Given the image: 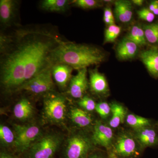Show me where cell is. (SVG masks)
Returning <instances> with one entry per match:
<instances>
[{"label":"cell","mask_w":158,"mask_h":158,"mask_svg":"<svg viewBox=\"0 0 158 158\" xmlns=\"http://www.w3.org/2000/svg\"><path fill=\"white\" fill-rule=\"evenodd\" d=\"M13 36H1V84L7 93L17 92L26 83L51 66L52 52L62 40L40 29H21Z\"/></svg>","instance_id":"obj_1"},{"label":"cell","mask_w":158,"mask_h":158,"mask_svg":"<svg viewBox=\"0 0 158 158\" xmlns=\"http://www.w3.org/2000/svg\"><path fill=\"white\" fill-rule=\"evenodd\" d=\"M105 59V53L98 48L62 40L52 52L50 64H66L79 70L98 65Z\"/></svg>","instance_id":"obj_2"},{"label":"cell","mask_w":158,"mask_h":158,"mask_svg":"<svg viewBox=\"0 0 158 158\" xmlns=\"http://www.w3.org/2000/svg\"><path fill=\"white\" fill-rule=\"evenodd\" d=\"M69 107L65 95L54 91L43 96V120L46 123L56 125L68 130Z\"/></svg>","instance_id":"obj_3"},{"label":"cell","mask_w":158,"mask_h":158,"mask_svg":"<svg viewBox=\"0 0 158 158\" xmlns=\"http://www.w3.org/2000/svg\"><path fill=\"white\" fill-rule=\"evenodd\" d=\"M64 141L61 133L51 132L43 134L24 154L25 158H53Z\"/></svg>","instance_id":"obj_4"},{"label":"cell","mask_w":158,"mask_h":158,"mask_svg":"<svg viewBox=\"0 0 158 158\" xmlns=\"http://www.w3.org/2000/svg\"><path fill=\"white\" fill-rule=\"evenodd\" d=\"M96 145L91 135L82 131L71 133L63 144V158H87Z\"/></svg>","instance_id":"obj_5"},{"label":"cell","mask_w":158,"mask_h":158,"mask_svg":"<svg viewBox=\"0 0 158 158\" xmlns=\"http://www.w3.org/2000/svg\"><path fill=\"white\" fill-rule=\"evenodd\" d=\"M15 139L14 149L19 153L24 154L31 145L43 134L40 126L36 123L13 124Z\"/></svg>","instance_id":"obj_6"},{"label":"cell","mask_w":158,"mask_h":158,"mask_svg":"<svg viewBox=\"0 0 158 158\" xmlns=\"http://www.w3.org/2000/svg\"><path fill=\"white\" fill-rule=\"evenodd\" d=\"M54 90L55 84L49 66L26 83L18 91L23 90L35 96H44Z\"/></svg>","instance_id":"obj_7"},{"label":"cell","mask_w":158,"mask_h":158,"mask_svg":"<svg viewBox=\"0 0 158 158\" xmlns=\"http://www.w3.org/2000/svg\"><path fill=\"white\" fill-rule=\"evenodd\" d=\"M137 143L134 135L126 132L120 133L113 141L110 150L118 158H135L139 155L141 150Z\"/></svg>","instance_id":"obj_8"},{"label":"cell","mask_w":158,"mask_h":158,"mask_svg":"<svg viewBox=\"0 0 158 158\" xmlns=\"http://www.w3.org/2000/svg\"><path fill=\"white\" fill-rule=\"evenodd\" d=\"M91 137L96 146L104 147L107 151L111 149L114 140L113 130L102 122L98 120L94 123Z\"/></svg>","instance_id":"obj_9"},{"label":"cell","mask_w":158,"mask_h":158,"mask_svg":"<svg viewBox=\"0 0 158 158\" xmlns=\"http://www.w3.org/2000/svg\"><path fill=\"white\" fill-rule=\"evenodd\" d=\"M87 72V68L80 69L72 77L67 90V93L71 97L80 99L86 95L89 87Z\"/></svg>","instance_id":"obj_10"},{"label":"cell","mask_w":158,"mask_h":158,"mask_svg":"<svg viewBox=\"0 0 158 158\" xmlns=\"http://www.w3.org/2000/svg\"><path fill=\"white\" fill-rule=\"evenodd\" d=\"M141 150L148 147L158 146V130L156 124L135 130L134 135Z\"/></svg>","instance_id":"obj_11"},{"label":"cell","mask_w":158,"mask_h":158,"mask_svg":"<svg viewBox=\"0 0 158 158\" xmlns=\"http://www.w3.org/2000/svg\"><path fill=\"white\" fill-rule=\"evenodd\" d=\"M52 75L54 81L61 90L68 88L73 77V69L64 64H55L51 66Z\"/></svg>","instance_id":"obj_12"},{"label":"cell","mask_w":158,"mask_h":158,"mask_svg":"<svg viewBox=\"0 0 158 158\" xmlns=\"http://www.w3.org/2000/svg\"><path fill=\"white\" fill-rule=\"evenodd\" d=\"M17 2L13 0L0 1V22L2 27H10L14 23L18 10Z\"/></svg>","instance_id":"obj_13"},{"label":"cell","mask_w":158,"mask_h":158,"mask_svg":"<svg viewBox=\"0 0 158 158\" xmlns=\"http://www.w3.org/2000/svg\"><path fill=\"white\" fill-rule=\"evenodd\" d=\"M15 118L22 122L30 121L34 116V106L30 100L22 98L15 105L13 110Z\"/></svg>","instance_id":"obj_14"},{"label":"cell","mask_w":158,"mask_h":158,"mask_svg":"<svg viewBox=\"0 0 158 158\" xmlns=\"http://www.w3.org/2000/svg\"><path fill=\"white\" fill-rule=\"evenodd\" d=\"M68 118L75 126L81 128L90 126L93 122V117L90 113L76 106L69 107Z\"/></svg>","instance_id":"obj_15"},{"label":"cell","mask_w":158,"mask_h":158,"mask_svg":"<svg viewBox=\"0 0 158 158\" xmlns=\"http://www.w3.org/2000/svg\"><path fill=\"white\" fill-rule=\"evenodd\" d=\"M140 58L150 74L158 78V47L153 46L141 52Z\"/></svg>","instance_id":"obj_16"},{"label":"cell","mask_w":158,"mask_h":158,"mask_svg":"<svg viewBox=\"0 0 158 158\" xmlns=\"http://www.w3.org/2000/svg\"><path fill=\"white\" fill-rule=\"evenodd\" d=\"M89 85L90 90L97 95H104L109 91V86L105 76L97 69L89 70Z\"/></svg>","instance_id":"obj_17"},{"label":"cell","mask_w":158,"mask_h":158,"mask_svg":"<svg viewBox=\"0 0 158 158\" xmlns=\"http://www.w3.org/2000/svg\"><path fill=\"white\" fill-rule=\"evenodd\" d=\"M137 44L125 37L118 44L116 47L117 56L121 60H128L136 56L138 53Z\"/></svg>","instance_id":"obj_18"},{"label":"cell","mask_w":158,"mask_h":158,"mask_svg":"<svg viewBox=\"0 0 158 158\" xmlns=\"http://www.w3.org/2000/svg\"><path fill=\"white\" fill-rule=\"evenodd\" d=\"M115 16L120 22L126 23L131 20L133 16L131 3L126 0H118L115 2Z\"/></svg>","instance_id":"obj_19"},{"label":"cell","mask_w":158,"mask_h":158,"mask_svg":"<svg viewBox=\"0 0 158 158\" xmlns=\"http://www.w3.org/2000/svg\"><path fill=\"white\" fill-rule=\"evenodd\" d=\"M71 5L68 0H44L40 2V8L44 11L55 12H65Z\"/></svg>","instance_id":"obj_20"},{"label":"cell","mask_w":158,"mask_h":158,"mask_svg":"<svg viewBox=\"0 0 158 158\" xmlns=\"http://www.w3.org/2000/svg\"><path fill=\"white\" fill-rule=\"evenodd\" d=\"M110 106L112 117L110 121V126L116 128L124 122L126 116V110L122 105L116 102L112 103Z\"/></svg>","instance_id":"obj_21"},{"label":"cell","mask_w":158,"mask_h":158,"mask_svg":"<svg viewBox=\"0 0 158 158\" xmlns=\"http://www.w3.org/2000/svg\"><path fill=\"white\" fill-rule=\"evenodd\" d=\"M15 135L13 129L6 125H0V143L3 148L7 150L14 148L15 143Z\"/></svg>","instance_id":"obj_22"},{"label":"cell","mask_w":158,"mask_h":158,"mask_svg":"<svg viewBox=\"0 0 158 158\" xmlns=\"http://www.w3.org/2000/svg\"><path fill=\"white\" fill-rule=\"evenodd\" d=\"M126 122L127 124L135 131L154 125L150 119L133 114H128L127 116Z\"/></svg>","instance_id":"obj_23"},{"label":"cell","mask_w":158,"mask_h":158,"mask_svg":"<svg viewBox=\"0 0 158 158\" xmlns=\"http://www.w3.org/2000/svg\"><path fill=\"white\" fill-rule=\"evenodd\" d=\"M126 37L135 43L138 47L143 46L147 44L144 30L138 26H133Z\"/></svg>","instance_id":"obj_24"},{"label":"cell","mask_w":158,"mask_h":158,"mask_svg":"<svg viewBox=\"0 0 158 158\" xmlns=\"http://www.w3.org/2000/svg\"><path fill=\"white\" fill-rule=\"evenodd\" d=\"M144 30L147 41L158 45V23L144 26Z\"/></svg>","instance_id":"obj_25"},{"label":"cell","mask_w":158,"mask_h":158,"mask_svg":"<svg viewBox=\"0 0 158 158\" xmlns=\"http://www.w3.org/2000/svg\"><path fill=\"white\" fill-rule=\"evenodd\" d=\"M121 31V27L116 24L109 26L105 30V43L114 42L119 36Z\"/></svg>","instance_id":"obj_26"},{"label":"cell","mask_w":158,"mask_h":158,"mask_svg":"<svg viewBox=\"0 0 158 158\" xmlns=\"http://www.w3.org/2000/svg\"><path fill=\"white\" fill-rule=\"evenodd\" d=\"M79 107L88 113L95 110L97 104L93 99L87 95H85L77 102Z\"/></svg>","instance_id":"obj_27"},{"label":"cell","mask_w":158,"mask_h":158,"mask_svg":"<svg viewBox=\"0 0 158 158\" xmlns=\"http://www.w3.org/2000/svg\"><path fill=\"white\" fill-rule=\"evenodd\" d=\"M85 9L98 8L101 6L100 2L96 0H76L71 1V5Z\"/></svg>","instance_id":"obj_28"},{"label":"cell","mask_w":158,"mask_h":158,"mask_svg":"<svg viewBox=\"0 0 158 158\" xmlns=\"http://www.w3.org/2000/svg\"><path fill=\"white\" fill-rule=\"evenodd\" d=\"M95 111L101 118H107L111 112L110 105L106 102H100L97 104Z\"/></svg>","instance_id":"obj_29"},{"label":"cell","mask_w":158,"mask_h":158,"mask_svg":"<svg viewBox=\"0 0 158 158\" xmlns=\"http://www.w3.org/2000/svg\"><path fill=\"white\" fill-rule=\"evenodd\" d=\"M138 17L141 20L148 23L153 21L155 15L148 8H143L137 11Z\"/></svg>","instance_id":"obj_30"},{"label":"cell","mask_w":158,"mask_h":158,"mask_svg":"<svg viewBox=\"0 0 158 158\" xmlns=\"http://www.w3.org/2000/svg\"><path fill=\"white\" fill-rule=\"evenodd\" d=\"M87 158H108V155H106L103 153L94 151L90 153Z\"/></svg>","instance_id":"obj_31"},{"label":"cell","mask_w":158,"mask_h":158,"mask_svg":"<svg viewBox=\"0 0 158 158\" xmlns=\"http://www.w3.org/2000/svg\"><path fill=\"white\" fill-rule=\"evenodd\" d=\"M0 158H18L13 154L9 152L8 150H1L0 152Z\"/></svg>","instance_id":"obj_32"},{"label":"cell","mask_w":158,"mask_h":158,"mask_svg":"<svg viewBox=\"0 0 158 158\" xmlns=\"http://www.w3.org/2000/svg\"><path fill=\"white\" fill-rule=\"evenodd\" d=\"M103 17L108 18L114 20L113 12L110 8H108V7L105 8L104 11Z\"/></svg>","instance_id":"obj_33"},{"label":"cell","mask_w":158,"mask_h":158,"mask_svg":"<svg viewBox=\"0 0 158 158\" xmlns=\"http://www.w3.org/2000/svg\"><path fill=\"white\" fill-rule=\"evenodd\" d=\"M158 6V1H152V2L150 4L148 9H149L151 11L153 12Z\"/></svg>","instance_id":"obj_34"},{"label":"cell","mask_w":158,"mask_h":158,"mask_svg":"<svg viewBox=\"0 0 158 158\" xmlns=\"http://www.w3.org/2000/svg\"><path fill=\"white\" fill-rule=\"evenodd\" d=\"M103 20L105 23L106 24L109 26L115 24V20L112 19L108 18L103 17Z\"/></svg>","instance_id":"obj_35"},{"label":"cell","mask_w":158,"mask_h":158,"mask_svg":"<svg viewBox=\"0 0 158 158\" xmlns=\"http://www.w3.org/2000/svg\"><path fill=\"white\" fill-rule=\"evenodd\" d=\"M107 155L108 158H118L111 150L107 151Z\"/></svg>","instance_id":"obj_36"},{"label":"cell","mask_w":158,"mask_h":158,"mask_svg":"<svg viewBox=\"0 0 158 158\" xmlns=\"http://www.w3.org/2000/svg\"><path fill=\"white\" fill-rule=\"evenodd\" d=\"M132 2L136 6H141L143 5L144 1H142V0H133Z\"/></svg>","instance_id":"obj_37"},{"label":"cell","mask_w":158,"mask_h":158,"mask_svg":"<svg viewBox=\"0 0 158 158\" xmlns=\"http://www.w3.org/2000/svg\"><path fill=\"white\" fill-rule=\"evenodd\" d=\"M152 12L153 13V14L155 15H158V6H157L156 8L155 9V10H154Z\"/></svg>","instance_id":"obj_38"},{"label":"cell","mask_w":158,"mask_h":158,"mask_svg":"<svg viewBox=\"0 0 158 158\" xmlns=\"http://www.w3.org/2000/svg\"><path fill=\"white\" fill-rule=\"evenodd\" d=\"M156 127L157 128L158 130V121L156 123Z\"/></svg>","instance_id":"obj_39"}]
</instances>
